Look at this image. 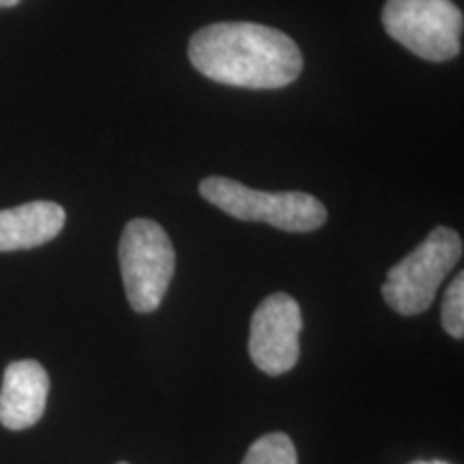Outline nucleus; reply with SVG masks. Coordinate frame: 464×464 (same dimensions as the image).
<instances>
[{"mask_svg": "<svg viewBox=\"0 0 464 464\" xmlns=\"http://www.w3.org/2000/svg\"><path fill=\"white\" fill-rule=\"evenodd\" d=\"M189 61L213 82L256 91L293 84L304 69L295 39L254 22L200 28L189 39Z\"/></svg>", "mask_w": 464, "mask_h": 464, "instance_id": "nucleus-1", "label": "nucleus"}, {"mask_svg": "<svg viewBox=\"0 0 464 464\" xmlns=\"http://www.w3.org/2000/svg\"><path fill=\"white\" fill-rule=\"evenodd\" d=\"M462 258V239L448 226H437L409 256H404L387 274L382 299L402 316L426 312L437 299L440 282Z\"/></svg>", "mask_w": 464, "mask_h": 464, "instance_id": "nucleus-2", "label": "nucleus"}, {"mask_svg": "<svg viewBox=\"0 0 464 464\" xmlns=\"http://www.w3.org/2000/svg\"><path fill=\"white\" fill-rule=\"evenodd\" d=\"M200 196L243 222H265L286 232H310L327 222V208L304 191H258L226 177H208Z\"/></svg>", "mask_w": 464, "mask_h": 464, "instance_id": "nucleus-3", "label": "nucleus"}, {"mask_svg": "<svg viewBox=\"0 0 464 464\" xmlns=\"http://www.w3.org/2000/svg\"><path fill=\"white\" fill-rule=\"evenodd\" d=\"M119 263L133 310L140 314L158 310L177 266V254L166 230L153 219H131L121 235Z\"/></svg>", "mask_w": 464, "mask_h": 464, "instance_id": "nucleus-4", "label": "nucleus"}, {"mask_svg": "<svg viewBox=\"0 0 464 464\" xmlns=\"http://www.w3.org/2000/svg\"><path fill=\"white\" fill-rule=\"evenodd\" d=\"M462 11L451 0H387L382 26L423 61L445 63L460 54Z\"/></svg>", "mask_w": 464, "mask_h": 464, "instance_id": "nucleus-5", "label": "nucleus"}, {"mask_svg": "<svg viewBox=\"0 0 464 464\" xmlns=\"http://www.w3.org/2000/svg\"><path fill=\"white\" fill-rule=\"evenodd\" d=\"M301 307L286 293H276L256 307L249 324V357L269 376L286 374L299 362Z\"/></svg>", "mask_w": 464, "mask_h": 464, "instance_id": "nucleus-6", "label": "nucleus"}, {"mask_svg": "<svg viewBox=\"0 0 464 464\" xmlns=\"http://www.w3.org/2000/svg\"><path fill=\"white\" fill-rule=\"evenodd\" d=\"M50 379L42 363L24 359L7 365L0 387V423L7 430H26L44 417Z\"/></svg>", "mask_w": 464, "mask_h": 464, "instance_id": "nucleus-7", "label": "nucleus"}, {"mask_svg": "<svg viewBox=\"0 0 464 464\" xmlns=\"http://www.w3.org/2000/svg\"><path fill=\"white\" fill-rule=\"evenodd\" d=\"M65 208L56 202L37 200L0 211V252L33 249L61 235Z\"/></svg>", "mask_w": 464, "mask_h": 464, "instance_id": "nucleus-8", "label": "nucleus"}, {"mask_svg": "<svg viewBox=\"0 0 464 464\" xmlns=\"http://www.w3.org/2000/svg\"><path fill=\"white\" fill-rule=\"evenodd\" d=\"M243 464H297V450L286 434H265L247 450Z\"/></svg>", "mask_w": 464, "mask_h": 464, "instance_id": "nucleus-9", "label": "nucleus"}, {"mask_svg": "<svg viewBox=\"0 0 464 464\" xmlns=\"http://www.w3.org/2000/svg\"><path fill=\"white\" fill-rule=\"evenodd\" d=\"M443 327L451 338H464V276L458 274L443 299Z\"/></svg>", "mask_w": 464, "mask_h": 464, "instance_id": "nucleus-10", "label": "nucleus"}, {"mask_svg": "<svg viewBox=\"0 0 464 464\" xmlns=\"http://www.w3.org/2000/svg\"><path fill=\"white\" fill-rule=\"evenodd\" d=\"M17 3H20V0H0V9H9V7H15Z\"/></svg>", "mask_w": 464, "mask_h": 464, "instance_id": "nucleus-11", "label": "nucleus"}, {"mask_svg": "<svg viewBox=\"0 0 464 464\" xmlns=\"http://www.w3.org/2000/svg\"><path fill=\"white\" fill-rule=\"evenodd\" d=\"M121 464H127V462H121Z\"/></svg>", "mask_w": 464, "mask_h": 464, "instance_id": "nucleus-12", "label": "nucleus"}]
</instances>
